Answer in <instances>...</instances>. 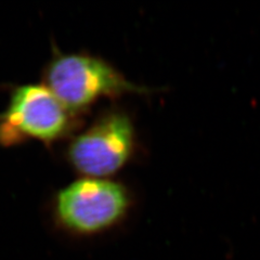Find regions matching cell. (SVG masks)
I'll use <instances>...</instances> for the list:
<instances>
[{
	"instance_id": "cell-1",
	"label": "cell",
	"mask_w": 260,
	"mask_h": 260,
	"mask_svg": "<svg viewBox=\"0 0 260 260\" xmlns=\"http://www.w3.org/2000/svg\"><path fill=\"white\" fill-rule=\"evenodd\" d=\"M45 78L69 112L85 109L100 96L146 91L107 62L84 54L59 55L49 64Z\"/></svg>"
},
{
	"instance_id": "cell-2",
	"label": "cell",
	"mask_w": 260,
	"mask_h": 260,
	"mask_svg": "<svg viewBox=\"0 0 260 260\" xmlns=\"http://www.w3.org/2000/svg\"><path fill=\"white\" fill-rule=\"evenodd\" d=\"M129 205L126 190L101 178H84L59 192L55 217L63 229L89 237L109 230L124 217Z\"/></svg>"
},
{
	"instance_id": "cell-3",
	"label": "cell",
	"mask_w": 260,
	"mask_h": 260,
	"mask_svg": "<svg viewBox=\"0 0 260 260\" xmlns=\"http://www.w3.org/2000/svg\"><path fill=\"white\" fill-rule=\"evenodd\" d=\"M69 111L46 85L13 89L7 109L0 113V145L9 148L27 140L50 143L69 127Z\"/></svg>"
},
{
	"instance_id": "cell-4",
	"label": "cell",
	"mask_w": 260,
	"mask_h": 260,
	"mask_svg": "<svg viewBox=\"0 0 260 260\" xmlns=\"http://www.w3.org/2000/svg\"><path fill=\"white\" fill-rule=\"evenodd\" d=\"M133 146L132 121L125 114L113 112L98 119L72 142L70 159L78 172L101 178L123 167Z\"/></svg>"
}]
</instances>
